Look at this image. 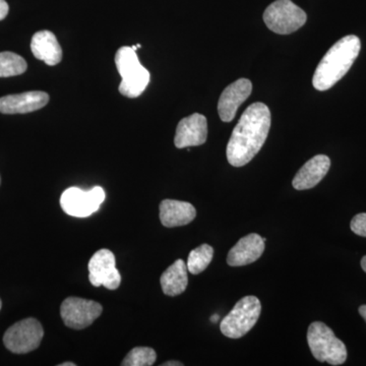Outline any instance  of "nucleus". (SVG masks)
Segmentation results:
<instances>
[{"instance_id": "25", "label": "nucleus", "mask_w": 366, "mask_h": 366, "mask_svg": "<svg viewBox=\"0 0 366 366\" xmlns=\"http://www.w3.org/2000/svg\"><path fill=\"white\" fill-rule=\"evenodd\" d=\"M360 314L361 315V317H363V319H365V322H366V305H361V307H360Z\"/></svg>"}, {"instance_id": "13", "label": "nucleus", "mask_w": 366, "mask_h": 366, "mask_svg": "<svg viewBox=\"0 0 366 366\" xmlns=\"http://www.w3.org/2000/svg\"><path fill=\"white\" fill-rule=\"evenodd\" d=\"M49 95L42 91L7 95L0 98V113L4 114H25L37 112L48 104Z\"/></svg>"}, {"instance_id": "24", "label": "nucleus", "mask_w": 366, "mask_h": 366, "mask_svg": "<svg viewBox=\"0 0 366 366\" xmlns=\"http://www.w3.org/2000/svg\"><path fill=\"white\" fill-rule=\"evenodd\" d=\"M163 366H182L183 363L179 361H167V362L163 363Z\"/></svg>"}, {"instance_id": "27", "label": "nucleus", "mask_w": 366, "mask_h": 366, "mask_svg": "<svg viewBox=\"0 0 366 366\" xmlns=\"http://www.w3.org/2000/svg\"><path fill=\"white\" fill-rule=\"evenodd\" d=\"M211 320L213 322H217L219 320V315H214L211 317Z\"/></svg>"}, {"instance_id": "21", "label": "nucleus", "mask_w": 366, "mask_h": 366, "mask_svg": "<svg viewBox=\"0 0 366 366\" xmlns=\"http://www.w3.org/2000/svg\"><path fill=\"white\" fill-rule=\"evenodd\" d=\"M157 360V354L150 347H136L129 351L122 362V366H151Z\"/></svg>"}, {"instance_id": "5", "label": "nucleus", "mask_w": 366, "mask_h": 366, "mask_svg": "<svg viewBox=\"0 0 366 366\" xmlns=\"http://www.w3.org/2000/svg\"><path fill=\"white\" fill-rule=\"evenodd\" d=\"M262 305L255 296H245L234 305L221 322L220 330L224 336L239 339L249 333L261 315Z\"/></svg>"}, {"instance_id": "12", "label": "nucleus", "mask_w": 366, "mask_h": 366, "mask_svg": "<svg viewBox=\"0 0 366 366\" xmlns=\"http://www.w3.org/2000/svg\"><path fill=\"white\" fill-rule=\"evenodd\" d=\"M252 84L249 79H239L223 91L218 103L219 117L224 122L234 119L239 106L249 97Z\"/></svg>"}, {"instance_id": "19", "label": "nucleus", "mask_w": 366, "mask_h": 366, "mask_svg": "<svg viewBox=\"0 0 366 366\" xmlns=\"http://www.w3.org/2000/svg\"><path fill=\"white\" fill-rule=\"evenodd\" d=\"M214 249L211 245L202 244L189 252L187 269L192 274H199L208 268L213 259Z\"/></svg>"}, {"instance_id": "11", "label": "nucleus", "mask_w": 366, "mask_h": 366, "mask_svg": "<svg viewBox=\"0 0 366 366\" xmlns=\"http://www.w3.org/2000/svg\"><path fill=\"white\" fill-rule=\"evenodd\" d=\"M208 137V122L204 115L194 113L183 118L177 125L174 144L177 149L201 146Z\"/></svg>"}, {"instance_id": "17", "label": "nucleus", "mask_w": 366, "mask_h": 366, "mask_svg": "<svg viewBox=\"0 0 366 366\" xmlns=\"http://www.w3.org/2000/svg\"><path fill=\"white\" fill-rule=\"evenodd\" d=\"M31 50L36 59L42 60L47 66H54L61 61V46L50 31L36 33L31 41Z\"/></svg>"}, {"instance_id": "2", "label": "nucleus", "mask_w": 366, "mask_h": 366, "mask_svg": "<svg viewBox=\"0 0 366 366\" xmlns=\"http://www.w3.org/2000/svg\"><path fill=\"white\" fill-rule=\"evenodd\" d=\"M361 43L355 35H348L335 43L315 69L312 85L315 90L327 91L349 71L360 55Z\"/></svg>"}, {"instance_id": "3", "label": "nucleus", "mask_w": 366, "mask_h": 366, "mask_svg": "<svg viewBox=\"0 0 366 366\" xmlns=\"http://www.w3.org/2000/svg\"><path fill=\"white\" fill-rule=\"evenodd\" d=\"M115 64L122 76L119 93L127 98H137L150 83V72L142 66L137 52L129 46L119 48L115 55Z\"/></svg>"}, {"instance_id": "16", "label": "nucleus", "mask_w": 366, "mask_h": 366, "mask_svg": "<svg viewBox=\"0 0 366 366\" xmlns=\"http://www.w3.org/2000/svg\"><path fill=\"white\" fill-rule=\"evenodd\" d=\"M196 208L187 202L164 199L160 204V221L168 228L187 225L194 220Z\"/></svg>"}, {"instance_id": "14", "label": "nucleus", "mask_w": 366, "mask_h": 366, "mask_svg": "<svg viewBox=\"0 0 366 366\" xmlns=\"http://www.w3.org/2000/svg\"><path fill=\"white\" fill-rule=\"evenodd\" d=\"M264 242L257 233L242 237L229 252L227 262L231 267H242L254 262L262 257Z\"/></svg>"}, {"instance_id": "22", "label": "nucleus", "mask_w": 366, "mask_h": 366, "mask_svg": "<svg viewBox=\"0 0 366 366\" xmlns=\"http://www.w3.org/2000/svg\"><path fill=\"white\" fill-rule=\"evenodd\" d=\"M351 230L356 235L366 237V213L357 214L350 224Z\"/></svg>"}, {"instance_id": "8", "label": "nucleus", "mask_w": 366, "mask_h": 366, "mask_svg": "<svg viewBox=\"0 0 366 366\" xmlns=\"http://www.w3.org/2000/svg\"><path fill=\"white\" fill-rule=\"evenodd\" d=\"M102 187H95L90 190L69 187L60 197V206L67 215L85 218L96 213L105 201Z\"/></svg>"}, {"instance_id": "23", "label": "nucleus", "mask_w": 366, "mask_h": 366, "mask_svg": "<svg viewBox=\"0 0 366 366\" xmlns=\"http://www.w3.org/2000/svg\"><path fill=\"white\" fill-rule=\"evenodd\" d=\"M9 11V6L6 0H0V21L6 18Z\"/></svg>"}, {"instance_id": "6", "label": "nucleus", "mask_w": 366, "mask_h": 366, "mask_svg": "<svg viewBox=\"0 0 366 366\" xmlns=\"http://www.w3.org/2000/svg\"><path fill=\"white\" fill-rule=\"evenodd\" d=\"M307 16L291 0H276L267 7L264 21L272 32L288 35L300 30L307 23Z\"/></svg>"}, {"instance_id": "18", "label": "nucleus", "mask_w": 366, "mask_h": 366, "mask_svg": "<svg viewBox=\"0 0 366 366\" xmlns=\"http://www.w3.org/2000/svg\"><path fill=\"white\" fill-rule=\"evenodd\" d=\"M187 264L183 259H177L166 269L160 279L161 287L164 295L177 296L184 292L189 285Z\"/></svg>"}, {"instance_id": "1", "label": "nucleus", "mask_w": 366, "mask_h": 366, "mask_svg": "<svg viewBox=\"0 0 366 366\" xmlns=\"http://www.w3.org/2000/svg\"><path fill=\"white\" fill-rule=\"evenodd\" d=\"M271 127V112L264 103H254L243 112L227 144V160L233 167L247 165L261 151Z\"/></svg>"}, {"instance_id": "7", "label": "nucleus", "mask_w": 366, "mask_h": 366, "mask_svg": "<svg viewBox=\"0 0 366 366\" xmlns=\"http://www.w3.org/2000/svg\"><path fill=\"white\" fill-rule=\"evenodd\" d=\"M43 336L44 330L39 320L29 317L7 329L4 336V343L11 352L26 354L40 346Z\"/></svg>"}, {"instance_id": "4", "label": "nucleus", "mask_w": 366, "mask_h": 366, "mask_svg": "<svg viewBox=\"0 0 366 366\" xmlns=\"http://www.w3.org/2000/svg\"><path fill=\"white\" fill-rule=\"evenodd\" d=\"M307 342L315 360L331 365H341L347 360L345 344L335 336L324 322H315L307 331Z\"/></svg>"}, {"instance_id": "9", "label": "nucleus", "mask_w": 366, "mask_h": 366, "mask_svg": "<svg viewBox=\"0 0 366 366\" xmlns=\"http://www.w3.org/2000/svg\"><path fill=\"white\" fill-rule=\"evenodd\" d=\"M102 312L100 303L79 297L66 298L60 307L64 325L74 330H83L91 326Z\"/></svg>"}, {"instance_id": "29", "label": "nucleus", "mask_w": 366, "mask_h": 366, "mask_svg": "<svg viewBox=\"0 0 366 366\" xmlns=\"http://www.w3.org/2000/svg\"><path fill=\"white\" fill-rule=\"evenodd\" d=\"M0 310H1V300H0Z\"/></svg>"}, {"instance_id": "10", "label": "nucleus", "mask_w": 366, "mask_h": 366, "mask_svg": "<svg viewBox=\"0 0 366 366\" xmlns=\"http://www.w3.org/2000/svg\"><path fill=\"white\" fill-rule=\"evenodd\" d=\"M89 280L95 287L104 286L109 290H115L122 283V274L117 269V261L112 250H98L91 257L88 264Z\"/></svg>"}, {"instance_id": "28", "label": "nucleus", "mask_w": 366, "mask_h": 366, "mask_svg": "<svg viewBox=\"0 0 366 366\" xmlns=\"http://www.w3.org/2000/svg\"><path fill=\"white\" fill-rule=\"evenodd\" d=\"M59 366H76V363L74 362H64L61 363V365H59Z\"/></svg>"}, {"instance_id": "15", "label": "nucleus", "mask_w": 366, "mask_h": 366, "mask_svg": "<svg viewBox=\"0 0 366 366\" xmlns=\"http://www.w3.org/2000/svg\"><path fill=\"white\" fill-rule=\"evenodd\" d=\"M331 167V160L326 155H317L307 161L293 178L292 185L295 189H310L319 184Z\"/></svg>"}, {"instance_id": "20", "label": "nucleus", "mask_w": 366, "mask_h": 366, "mask_svg": "<svg viewBox=\"0 0 366 366\" xmlns=\"http://www.w3.org/2000/svg\"><path fill=\"white\" fill-rule=\"evenodd\" d=\"M26 62L14 52H0V78L20 76L26 71Z\"/></svg>"}, {"instance_id": "26", "label": "nucleus", "mask_w": 366, "mask_h": 366, "mask_svg": "<svg viewBox=\"0 0 366 366\" xmlns=\"http://www.w3.org/2000/svg\"><path fill=\"white\" fill-rule=\"evenodd\" d=\"M361 268H362L363 271L366 273V255L361 259Z\"/></svg>"}]
</instances>
